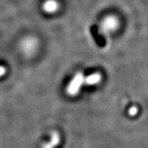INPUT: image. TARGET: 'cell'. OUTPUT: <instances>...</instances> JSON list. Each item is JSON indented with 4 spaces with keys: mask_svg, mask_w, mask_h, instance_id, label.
Segmentation results:
<instances>
[{
    "mask_svg": "<svg viewBox=\"0 0 148 148\" xmlns=\"http://www.w3.org/2000/svg\"><path fill=\"white\" fill-rule=\"evenodd\" d=\"M82 83H84V77L82 73L77 74L75 76L73 81L70 82L69 87H68V93L69 95H76L78 90H79L81 86L82 85Z\"/></svg>",
    "mask_w": 148,
    "mask_h": 148,
    "instance_id": "cell-1",
    "label": "cell"
},
{
    "mask_svg": "<svg viewBox=\"0 0 148 148\" xmlns=\"http://www.w3.org/2000/svg\"><path fill=\"white\" fill-rule=\"evenodd\" d=\"M119 26V21L116 17L108 16L101 22V29L104 32H114Z\"/></svg>",
    "mask_w": 148,
    "mask_h": 148,
    "instance_id": "cell-2",
    "label": "cell"
},
{
    "mask_svg": "<svg viewBox=\"0 0 148 148\" xmlns=\"http://www.w3.org/2000/svg\"><path fill=\"white\" fill-rule=\"evenodd\" d=\"M36 48V41L34 39H27L22 43V49L27 53H32Z\"/></svg>",
    "mask_w": 148,
    "mask_h": 148,
    "instance_id": "cell-3",
    "label": "cell"
},
{
    "mask_svg": "<svg viewBox=\"0 0 148 148\" xmlns=\"http://www.w3.org/2000/svg\"><path fill=\"white\" fill-rule=\"evenodd\" d=\"M58 8V3L54 0H48V1H45L43 4V9L47 12H53Z\"/></svg>",
    "mask_w": 148,
    "mask_h": 148,
    "instance_id": "cell-4",
    "label": "cell"
},
{
    "mask_svg": "<svg viewBox=\"0 0 148 148\" xmlns=\"http://www.w3.org/2000/svg\"><path fill=\"white\" fill-rule=\"evenodd\" d=\"M101 81V75L100 73H94L84 78V83L86 85H93Z\"/></svg>",
    "mask_w": 148,
    "mask_h": 148,
    "instance_id": "cell-5",
    "label": "cell"
},
{
    "mask_svg": "<svg viewBox=\"0 0 148 148\" xmlns=\"http://www.w3.org/2000/svg\"><path fill=\"white\" fill-rule=\"evenodd\" d=\"M59 143V136L58 135V133H56V132H54L53 135H52V140H51V142H50V145L51 146H56L58 143Z\"/></svg>",
    "mask_w": 148,
    "mask_h": 148,
    "instance_id": "cell-6",
    "label": "cell"
},
{
    "mask_svg": "<svg viewBox=\"0 0 148 148\" xmlns=\"http://www.w3.org/2000/svg\"><path fill=\"white\" fill-rule=\"evenodd\" d=\"M138 109L136 106H132L129 110H128V114L130 116H135L136 114H138Z\"/></svg>",
    "mask_w": 148,
    "mask_h": 148,
    "instance_id": "cell-7",
    "label": "cell"
},
{
    "mask_svg": "<svg viewBox=\"0 0 148 148\" xmlns=\"http://www.w3.org/2000/svg\"><path fill=\"white\" fill-rule=\"evenodd\" d=\"M5 71L6 69L3 67H0V76H2V75L5 73Z\"/></svg>",
    "mask_w": 148,
    "mask_h": 148,
    "instance_id": "cell-8",
    "label": "cell"
},
{
    "mask_svg": "<svg viewBox=\"0 0 148 148\" xmlns=\"http://www.w3.org/2000/svg\"><path fill=\"white\" fill-rule=\"evenodd\" d=\"M44 148H53V146H51L50 143H48V144H45L44 146Z\"/></svg>",
    "mask_w": 148,
    "mask_h": 148,
    "instance_id": "cell-9",
    "label": "cell"
}]
</instances>
